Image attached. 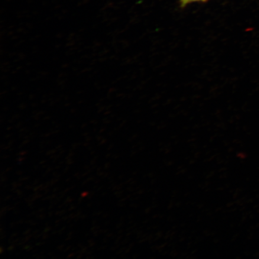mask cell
Segmentation results:
<instances>
[{
    "label": "cell",
    "mask_w": 259,
    "mask_h": 259,
    "mask_svg": "<svg viewBox=\"0 0 259 259\" xmlns=\"http://www.w3.org/2000/svg\"><path fill=\"white\" fill-rule=\"evenodd\" d=\"M208 0H180L181 8H185L186 6L194 3H205Z\"/></svg>",
    "instance_id": "cell-1"
}]
</instances>
